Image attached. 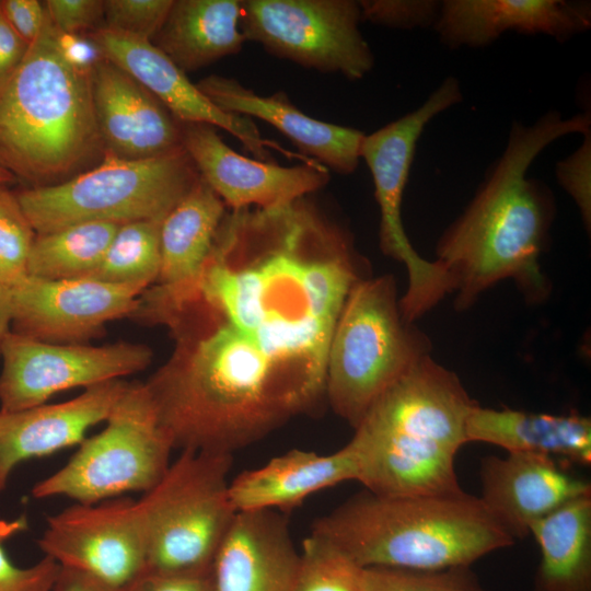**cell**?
<instances>
[{
	"label": "cell",
	"instance_id": "cell-1",
	"mask_svg": "<svg viewBox=\"0 0 591 591\" xmlns=\"http://www.w3.org/2000/svg\"><path fill=\"white\" fill-rule=\"evenodd\" d=\"M162 325L174 349L143 383L174 449L233 455L322 398L197 294Z\"/></svg>",
	"mask_w": 591,
	"mask_h": 591
},
{
	"label": "cell",
	"instance_id": "cell-2",
	"mask_svg": "<svg viewBox=\"0 0 591 591\" xmlns=\"http://www.w3.org/2000/svg\"><path fill=\"white\" fill-rule=\"evenodd\" d=\"M589 131V111L564 117L553 109L531 125L512 124L502 153L437 244L434 260L449 277L459 310L506 279L528 300L538 302L548 294L538 259L555 215L554 196L544 182L529 177L528 170L554 141Z\"/></svg>",
	"mask_w": 591,
	"mask_h": 591
},
{
	"label": "cell",
	"instance_id": "cell-3",
	"mask_svg": "<svg viewBox=\"0 0 591 591\" xmlns=\"http://www.w3.org/2000/svg\"><path fill=\"white\" fill-rule=\"evenodd\" d=\"M478 404L459 376L430 354L416 361L369 407L348 444L358 482L382 496L462 490L455 456Z\"/></svg>",
	"mask_w": 591,
	"mask_h": 591
},
{
	"label": "cell",
	"instance_id": "cell-4",
	"mask_svg": "<svg viewBox=\"0 0 591 591\" xmlns=\"http://www.w3.org/2000/svg\"><path fill=\"white\" fill-rule=\"evenodd\" d=\"M360 567L439 570L473 563L515 541L479 497L382 496L363 490L316 518L311 532Z\"/></svg>",
	"mask_w": 591,
	"mask_h": 591
},
{
	"label": "cell",
	"instance_id": "cell-5",
	"mask_svg": "<svg viewBox=\"0 0 591 591\" xmlns=\"http://www.w3.org/2000/svg\"><path fill=\"white\" fill-rule=\"evenodd\" d=\"M90 72L67 58L46 12L39 35L0 81V163L12 175L54 185L102 146Z\"/></svg>",
	"mask_w": 591,
	"mask_h": 591
},
{
	"label": "cell",
	"instance_id": "cell-6",
	"mask_svg": "<svg viewBox=\"0 0 591 591\" xmlns=\"http://www.w3.org/2000/svg\"><path fill=\"white\" fill-rule=\"evenodd\" d=\"M233 455L181 451L160 482L136 500L146 572L209 575L237 513L229 487Z\"/></svg>",
	"mask_w": 591,
	"mask_h": 591
},
{
	"label": "cell",
	"instance_id": "cell-7",
	"mask_svg": "<svg viewBox=\"0 0 591 591\" xmlns=\"http://www.w3.org/2000/svg\"><path fill=\"white\" fill-rule=\"evenodd\" d=\"M430 349L429 338L404 318L394 278H362L333 332L325 396L355 428L372 403Z\"/></svg>",
	"mask_w": 591,
	"mask_h": 591
},
{
	"label": "cell",
	"instance_id": "cell-8",
	"mask_svg": "<svg viewBox=\"0 0 591 591\" xmlns=\"http://www.w3.org/2000/svg\"><path fill=\"white\" fill-rule=\"evenodd\" d=\"M200 178L184 148L157 158L103 162L60 183L16 194L36 234L82 222L162 221Z\"/></svg>",
	"mask_w": 591,
	"mask_h": 591
},
{
	"label": "cell",
	"instance_id": "cell-9",
	"mask_svg": "<svg viewBox=\"0 0 591 591\" xmlns=\"http://www.w3.org/2000/svg\"><path fill=\"white\" fill-rule=\"evenodd\" d=\"M173 450L144 383L128 382L105 427L82 440L60 470L34 485L32 495L90 505L125 493L143 494L164 476Z\"/></svg>",
	"mask_w": 591,
	"mask_h": 591
},
{
	"label": "cell",
	"instance_id": "cell-10",
	"mask_svg": "<svg viewBox=\"0 0 591 591\" xmlns=\"http://www.w3.org/2000/svg\"><path fill=\"white\" fill-rule=\"evenodd\" d=\"M462 100L460 82L450 76L420 106L364 135L360 147V159L370 170L380 208L381 250L407 269L408 286L399 306L405 320L412 323L451 293V283L438 262L422 258L412 246L402 220L403 195L425 127Z\"/></svg>",
	"mask_w": 591,
	"mask_h": 591
},
{
	"label": "cell",
	"instance_id": "cell-11",
	"mask_svg": "<svg viewBox=\"0 0 591 591\" xmlns=\"http://www.w3.org/2000/svg\"><path fill=\"white\" fill-rule=\"evenodd\" d=\"M246 40L323 73L360 80L374 67L356 0H241Z\"/></svg>",
	"mask_w": 591,
	"mask_h": 591
},
{
	"label": "cell",
	"instance_id": "cell-12",
	"mask_svg": "<svg viewBox=\"0 0 591 591\" xmlns=\"http://www.w3.org/2000/svg\"><path fill=\"white\" fill-rule=\"evenodd\" d=\"M0 412L45 404L55 394L90 387L144 370L152 350L143 344H54L10 331L1 346Z\"/></svg>",
	"mask_w": 591,
	"mask_h": 591
},
{
	"label": "cell",
	"instance_id": "cell-13",
	"mask_svg": "<svg viewBox=\"0 0 591 591\" xmlns=\"http://www.w3.org/2000/svg\"><path fill=\"white\" fill-rule=\"evenodd\" d=\"M136 500L115 497L78 503L47 518L38 546L61 567L126 591L146 572V547Z\"/></svg>",
	"mask_w": 591,
	"mask_h": 591
},
{
	"label": "cell",
	"instance_id": "cell-14",
	"mask_svg": "<svg viewBox=\"0 0 591 591\" xmlns=\"http://www.w3.org/2000/svg\"><path fill=\"white\" fill-rule=\"evenodd\" d=\"M11 331L54 344H88L108 322L130 318L142 289L90 278L26 276L9 286Z\"/></svg>",
	"mask_w": 591,
	"mask_h": 591
},
{
	"label": "cell",
	"instance_id": "cell-15",
	"mask_svg": "<svg viewBox=\"0 0 591 591\" xmlns=\"http://www.w3.org/2000/svg\"><path fill=\"white\" fill-rule=\"evenodd\" d=\"M103 58L116 65L160 101L176 120L219 127L236 138L254 159L268 161L270 150L304 157L264 138L255 123L215 105L151 40L101 27L89 36Z\"/></svg>",
	"mask_w": 591,
	"mask_h": 591
},
{
	"label": "cell",
	"instance_id": "cell-16",
	"mask_svg": "<svg viewBox=\"0 0 591 591\" xmlns=\"http://www.w3.org/2000/svg\"><path fill=\"white\" fill-rule=\"evenodd\" d=\"M182 146L201 179L231 210L274 209L323 188L328 170L317 162L281 166L242 155L206 124L181 123Z\"/></svg>",
	"mask_w": 591,
	"mask_h": 591
},
{
	"label": "cell",
	"instance_id": "cell-17",
	"mask_svg": "<svg viewBox=\"0 0 591 591\" xmlns=\"http://www.w3.org/2000/svg\"><path fill=\"white\" fill-rule=\"evenodd\" d=\"M225 205L201 179L165 216L160 228V268L138 298L132 320L155 325L197 292Z\"/></svg>",
	"mask_w": 591,
	"mask_h": 591
},
{
	"label": "cell",
	"instance_id": "cell-18",
	"mask_svg": "<svg viewBox=\"0 0 591 591\" xmlns=\"http://www.w3.org/2000/svg\"><path fill=\"white\" fill-rule=\"evenodd\" d=\"M96 125L106 154L142 160L183 148L181 123L150 92L105 58L90 72Z\"/></svg>",
	"mask_w": 591,
	"mask_h": 591
},
{
	"label": "cell",
	"instance_id": "cell-19",
	"mask_svg": "<svg viewBox=\"0 0 591 591\" xmlns=\"http://www.w3.org/2000/svg\"><path fill=\"white\" fill-rule=\"evenodd\" d=\"M485 507L514 538L564 503L591 494V485L560 467L557 460L533 453L486 456L480 463Z\"/></svg>",
	"mask_w": 591,
	"mask_h": 591
},
{
	"label": "cell",
	"instance_id": "cell-20",
	"mask_svg": "<svg viewBox=\"0 0 591 591\" xmlns=\"http://www.w3.org/2000/svg\"><path fill=\"white\" fill-rule=\"evenodd\" d=\"M590 27V2L565 0H445L433 25L453 49L484 47L507 32L563 42Z\"/></svg>",
	"mask_w": 591,
	"mask_h": 591
},
{
	"label": "cell",
	"instance_id": "cell-21",
	"mask_svg": "<svg viewBox=\"0 0 591 591\" xmlns=\"http://www.w3.org/2000/svg\"><path fill=\"white\" fill-rule=\"evenodd\" d=\"M196 84L222 111L274 126L300 154L328 171L347 175L358 167L366 135L361 130L311 117L292 104L286 93L258 95L233 78L211 74Z\"/></svg>",
	"mask_w": 591,
	"mask_h": 591
},
{
	"label": "cell",
	"instance_id": "cell-22",
	"mask_svg": "<svg viewBox=\"0 0 591 591\" xmlns=\"http://www.w3.org/2000/svg\"><path fill=\"white\" fill-rule=\"evenodd\" d=\"M127 384L115 379L66 402L0 412V493L20 463L80 444L91 427L105 422Z\"/></svg>",
	"mask_w": 591,
	"mask_h": 591
},
{
	"label": "cell",
	"instance_id": "cell-23",
	"mask_svg": "<svg viewBox=\"0 0 591 591\" xmlns=\"http://www.w3.org/2000/svg\"><path fill=\"white\" fill-rule=\"evenodd\" d=\"M300 563L286 515L237 512L213 561L215 591H294Z\"/></svg>",
	"mask_w": 591,
	"mask_h": 591
},
{
	"label": "cell",
	"instance_id": "cell-24",
	"mask_svg": "<svg viewBox=\"0 0 591 591\" xmlns=\"http://www.w3.org/2000/svg\"><path fill=\"white\" fill-rule=\"evenodd\" d=\"M358 478V461L348 443L327 454L293 449L242 471L231 478L229 493L237 512H282L318 491Z\"/></svg>",
	"mask_w": 591,
	"mask_h": 591
},
{
	"label": "cell",
	"instance_id": "cell-25",
	"mask_svg": "<svg viewBox=\"0 0 591 591\" xmlns=\"http://www.w3.org/2000/svg\"><path fill=\"white\" fill-rule=\"evenodd\" d=\"M467 442L478 441L508 453L546 455L567 463H591V420L579 414L554 415L475 406L466 422Z\"/></svg>",
	"mask_w": 591,
	"mask_h": 591
},
{
	"label": "cell",
	"instance_id": "cell-26",
	"mask_svg": "<svg viewBox=\"0 0 591 591\" xmlns=\"http://www.w3.org/2000/svg\"><path fill=\"white\" fill-rule=\"evenodd\" d=\"M241 0H173L151 40L184 72L242 50Z\"/></svg>",
	"mask_w": 591,
	"mask_h": 591
},
{
	"label": "cell",
	"instance_id": "cell-27",
	"mask_svg": "<svg viewBox=\"0 0 591 591\" xmlns=\"http://www.w3.org/2000/svg\"><path fill=\"white\" fill-rule=\"evenodd\" d=\"M530 534L541 552L534 591H591V494L541 518Z\"/></svg>",
	"mask_w": 591,
	"mask_h": 591
},
{
	"label": "cell",
	"instance_id": "cell-28",
	"mask_svg": "<svg viewBox=\"0 0 591 591\" xmlns=\"http://www.w3.org/2000/svg\"><path fill=\"white\" fill-rule=\"evenodd\" d=\"M118 225L82 222L36 234L27 275L45 280L88 278L99 266Z\"/></svg>",
	"mask_w": 591,
	"mask_h": 591
},
{
	"label": "cell",
	"instance_id": "cell-29",
	"mask_svg": "<svg viewBox=\"0 0 591 591\" xmlns=\"http://www.w3.org/2000/svg\"><path fill=\"white\" fill-rule=\"evenodd\" d=\"M161 222L141 220L119 224L99 266L88 278L144 291L159 274Z\"/></svg>",
	"mask_w": 591,
	"mask_h": 591
},
{
	"label": "cell",
	"instance_id": "cell-30",
	"mask_svg": "<svg viewBox=\"0 0 591 591\" xmlns=\"http://www.w3.org/2000/svg\"><path fill=\"white\" fill-rule=\"evenodd\" d=\"M300 556L294 591H360L361 567L327 540L310 533Z\"/></svg>",
	"mask_w": 591,
	"mask_h": 591
},
{
	"label": "cell",
	"instance_id": "cell-31",
	"mask_svg": "<svg viewBox=\"0 0 591 591\" xmlns=\"http://www.w3.org/2000/svg\"><path fill=\"white\" fill-rule=\"evenodd\" d=\"M360 591H487L471 567L417 570L361 567Z\"/></svg>",
	"mask_w": 591,
	"mask_h": 591
},
{
	"label": "cell",
	"instance_id": "cell-32",
	"mask_svg": "<svg viewBox=\"0 0 591 591\" xmlns=\"http://www.w3.org/2000/svg\"><path fill=\"white\" fill-rule=\"evenodd\" d=\"M35 236L18 196L0 185V283L12 286L27 276Z\"/></svg>",
	"mask_w": 591,
	"mask_h": 591
},
{
	"label": "cell",
	"instance_id": "cell-33",
	"mask_svg": "<svg viewBox=\"0 0 591 591\" xmlns=\"http://www.w3.org/2000/svg\"><path fill=\"white\" fill-rule=\"evenodd\" d=\"M173 0H106L103 18L108 30L152 40L163 25Z\"/></svg>",
	"mask_w": 591,
	"mask_h": 591
},
{
	"label": "cell",
	"instance_id": "cell-34",
	"mask_svg": "<svg viewBox=\"0 0 591 591\" xmlns=\"http://www.w3.org/2000/svg\"><path fill=\"white\" fill-rule=\"evenodd\" d=\"M361 22L397 28H426L434 25L441 1L437 0H360Z\"/></svg>",
	"mask_w": 591,
	"mask_h": 591
},
{
	"label": "cell",
	"instance_id": "cell-35",
	"mask_svg": "<svg viewBox=\"0 0 591 591\" xmlns=\"http://www.w3.org/2000/svg\"><path fill=\"white\" fill-rule=\"evenodd\" d=\"M558 184L572 198L581 220L591 227V131L583 135L581 144L555 166Z\"/></svg>",
	"mask_w": 591,
	"mask_h": 591
},
{
	"label": "cell",
	"instance_id": "cell-36",
	"mask_svg": "<svg viewBox=\"0 0 591 591\" xmlns=\"http://www.w3.org/2000/svg\"><path fill=\"white\" fill-rule=\"evenodd\" d=\"M60 565L45 556L27 568L12 564L0 543V591H51Z\"/></svg>",
	"mask_w": 591,
	"mask_h": 591
},
{
	"label": "cell",
	"instance_id": "cell-37",
	"mask_svg": "<svg viewBox=\"0 0 591 591\" xmlns=\"http://www.w3.org/2000/svg\"><path fill=\"white\" fill-rule=\"evenodd\" d=\"M44 7L60 33L81 35L103 18L104 1L48 0L44 2Z\"/></svg>",
	"mask_w": 591,
	"mask_h": 591
},
{
	"label": "cell",
	"instance_id": "cell-38",
	"mask_svg": "<svg viewBox=\"0 0 591 591\" xmlns=\"http://www.w3.org/2000/svg\"><path fill=\"white\" fill-rule=\"evenodd\" d=\"M0 11L28 45L39 35L46 16L44 4L37 0H1Z\"/></svg>",
	"mask_w": 591,
	"mask_h": 591
},
{
	"label": "cell",
	"instance_id": "cell-39",
	"mask_svg": "<svg viewBox=\"0 0 591 591\" xmlns=\"http://www.w3.org/2000/svg\"><path fill=\"white\" fill-rule=\"evenodd\" d=\"M126 591H215L212 573H144Z\"/></svg>",
	"mask_w": 591,
	"mask_h": 591
},
{
	"label": "cell",
	"instance_id": "cell-40",
	"mask_svg": "<svg viewBox=\"0 0 591 591\" xmlns=\"http://www.w3.org/2000/svg\"><path fill=\"white\" fill-rule=\"evenodd\" d=\"M28 46L0 11V81L20 63Z\"/></svg>",
	"mask_w": 591,
	"mask_h": 591
},
{
	"label": "cell",
	"instance_id": "cell-41",
	"mask_svg": "<svg viewBox=\"0 0 591 591\" xmlns=\"http://www.w3.org/2000/svg\"><path fill=\"white\" fill-rule=\"evenodd\" d=\"M51 591H123L77 569L61 567Z\"/></svg>",
	"mask_w": 591,
	"mask_h": 591
},
{
	"label": "cell",
	"instance_id": "cell-42",
	"mask_svg": "<svg viewBox=\"0 0 591 591\" xmlns=\"http://www.w3.org/2000/svg\"><path fill=\"white\" fill-rule=\"evenodd\" d=\"M11 331V304L9 286L0 283V350L4 337Z\"/></svg>",
	"mask_w": 591,
	"mask_h": 591
},
{
	"label": "cell",
	"instance_id": "cell-43",
	"mask_svg": "<svg viewBox=\"0 0 591 591\" xmlns=\"http://www.w3.org/2000/svg\"><path fill=\"white\" fill-rule=\"evenodd\" d=\"M27 529V520L24 515L8 521L0 519V543Z\"/></svg>",
	"mask_w": 591,
	"mask_h": 591
},
{
	"label": "cell",
	"instance_id": "cell-44",
	"mask_svg": "<svg viewBox=\"0 0 591 591\" xmlns=\"http://www.w3.org/2000/svg\"><path fill=\"white\" fill-rule=\"evenodd\" d=\"M13 175L10 173L1 163H0V185H4L5 183L10 182L12 179Z\"/></svg>",
	"mask_w": 591,
	"mask_h": 591
}]
</instances>
